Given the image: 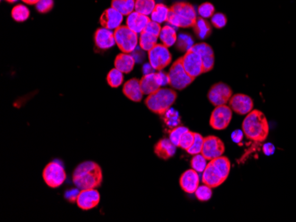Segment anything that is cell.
<instances>
[{
    "label": "cell",
    "mask_w": 296,
    "mask_h": 222,
    "mask_svg": "<svg viewBox=\"0 0 296 222\" xmlns=\"http://www.w3.org/2000/svg\"><path fill=\"white\" fill-rule=\"evenodd\" d=\"M242 130L246 138L250 141L254 143L264 142L270 132L267 118L263 112L252 110L243 121Z\"/></svg>",
    "instance_id": "cell-1"
},
{
    "label": "cell",
    "mask_w": 296,
    "mask_h": 222,
    "mask_svg": "<svg viewBox=\"0 0 296 222\" xmlns=\"http://www.w3.org/2000/svg\"><path fill=\"white\" fill-rule=\"evenodd\" d=\"M103 176L100 166L92 161L80 164L73 174V182L80 190L96 189L102 183Z\"/></svg>",
    "instance_id": "cell-2"
},
{
    "label": "cell",
    "mask_w": 296,
    "mask_h": 222,
    "mask_svg": "<svg viewBox=\"0 0 296 222\" xmlns=\"http://www.w3.org/2000/svg\"><path fill=\"white\" fill-rule=\"evenodd\" d=\"M197 20L196 11L192 4L177 3L171 7L168 22L177 28H189L194 25Z\"/></svg>",
    "instance_id": "cell-3"
},
{
    "label": "cell",
    "mask_w": 296,
    "mask_h": 222,
    "mask_svg": "<svg viewBox=\"0 0 296 222\" xmlns=\"http://www.w3.org/2000/svg\"><path fill=\"white\" fill-rule=\"evenodd\" d=\"M176 99L177 93L173 89L160 88L155 92L148 95L146 105L153 113L163 115L175 103Z\"/></svg>",
    "instance_id": "cell-4"
},
{
    "label": "cell",
    "mask_w": 296,
    "mask_h": 222,
    "mask_svg": "<svg viewBox=\"0 0 296 222\" xmlns=\"http://www.w3.org/2000/svg\"><path fill=\"white\" fill-rule=\"evenodd\" d=\"M116 44L124 53H131L137 49L138 44V34L127 26H121L114 31Z\"/></svg>",
    "instance_id": "cell-5"
},
{
    "label": "cell",
    "mask_w": 296,
    "mask_h": 222,
    "mask_svg": "<svg viewBox=\"0 0 296 222\" xmlns=\"http://www.w3.org/2000/svg\"><path fill=\"white\" fill-rule=\"evenodd\" d=\"M169 76V83L172 88L176 89H183L186 88L188 85L192 84L194 78L189 76L187 72L184 70L181 59H178L174 64L171 66Z\"/></svg>",
    "instance_id": "cell-6"
},
{
    "label": "cell",
    "mask_w": 296,
    "mask_h": 222,
    "mask_svg": "<svg viewBox=\"0 0 296 222\" xmlns=\"http://www.w3.org/2000/svg\"><path fill=\"white\" fill-rule=\"evenodd\" d=\"M43 178L51 188H59L64 183L67 176L61 164L54 161L46 166L43 172Z\"/></svg>",
    "instance_id": "cell-7"
},
{
    "label": "cell",
    "mask_w": 296,
    "mask_h": 222,
    "mask_svg": "<svg viewBox=\"0 0 296 222\" xmlns=\"http://www.w3.org/2000/svg\"><path fill=\"white\" fill-rule=\"evenodd\" d=\"M171 53L167 46L162 44H156L152 50L148 51V59L151 66L155 70H163L171 62Z\"/></svg>",
    "instance_id": "cell-8"
},
{
    "label": "cell",
    "mask_w": 296,
    "mask_h": 222,
    "mask_svg": "<svg viewBox=\"0 0 296 222\" xmlns=\"http://www.w3.org/2000/svg\"><path fill=\"white\" fill-rule=\"evenodd\" d=\"M233 118L232 108L226 105L217 106L213 111L209 120V124L214 130H226L229 126Z\"/></svg>",
    "instance_id": "cell-9"
},
{
    "label": "cell",
    "mask_w": 296,
    "mask_h": 222,
    "mask_svg": "<svg viewBox=\"0 0 296 222\" xmlns=\"http://www.w3.org/2000/svg\"><path fill=\"white\" fill-rule=\"evenodd\" d=\"M181 59L184 70L187 72L188 75L192 76V78H196L197 76H200L204 73L202 59L199 54L192 50H188L185 52Z\"/></svg>",
    "instance_id": "cell-10"
},
{
    "label": "cell",
    "mask_w": 296,
    "mask_h": 222,
    "mask_svg": "<svg viewBox=\"0 0 296 222\" xmlns=\"http://www.w3.org/2000/svg\"><path fill=\"white\" fill-rule=\"evenodd\" d=\"M208 96L212 105L220 106L229 102L233 96V90L227 84L218 83L210 88Z\"/></svg>",
    "instance_id": "cell-11"
},
{
    "label": "cell",
    "mask_w": 296,
    "mask_h": 222,
    "mask_svg": "<svg viewBox=\"0 0 296 222\" xmlns=\"http://www.w3.org/2000/svg\"><path fill=\"white\" fill-rule=\"evenodd\" d=\"M226 151V147L221 139L215 135H209L204 138L203 148L201 151V154L204 156L208 160L217 159L220 156H223Z\"/></svg>",
    "instance_id": "cell-12"
},
{
    "label": "cell",
    "mask_w": 296,
    "mask_h": 222,
    "mask_svg": "<svg viewBox=\"0 0 296 222\" xmlns=\"http://www.w3.org/2000/svg\"><path fill=\"white\" fill-rule=\"evenodd\" d=\"M100 201V193L96 189H83L76 198L77 206L84 211L95 208Z\"/></svg>",
    "instance_id": "cell-13"
},
{
    "label": "cell",
    "mask_w": 296,
    "mask_h": 222,
    "mask_svg": "<svg viewBox=\"0 0 296 222\" xmlns=\"http://www.w3.org/2000/svg\"><path fill=\"white\" fill-rule=\"evenodd\" d=\"M230 107L239 115H246L254 108V102L250 96L244 94H236L231 97Z\"/></svg>",
    "instance_id": "cell-14"
},
{
    "label": "cell",
    "mask_w": 296,
    "mask_h": 222,
    "mask_svg": "<svg viewBox=\"0 0 296 222\" xmlns=\"http://www.w3.org/2000/svg\"><path fill=\"white\" fill-rule=\"evenodd\" d=\"M191 50L195 51L197 54L200 55V58L202 59V63H203L204 73L210 71L211 69H213L214 64H215L214 51H213L212 48L209 46L208 44H205V43L197 44L192 46Z\"/></svg>",
    "instance_id": "cell-15"
},
{
    "label": "cell",
    "mask_w": 296,
    "mask_h": 222,
    "mask_svg": "<svg viewBox=\"0 0 296 222\" xmlns=\"http://www.w3.org/2000/svg\"><path fill=\"white\" fill-rule=\"evenodd\" d=\"M123 20V15L117 9H107L100 17V24L106 29L116 30L119 27H121V22Z\"/></svg>",
    "instance_id": "cell-16"
},
{
    "label": "cell",
    "mask_w": 296,
    "mask_h": 222,
    "mask_svg": "<svg viewBox=\"0 0 296 222\" xmlns=\"http://www.w3.org/2000/svg\"><path fill=\"white\" fill-rule=\"evenodd\" d=\"M193 169H189L180 177V186L184 192L192 194L200 186V176Z\"/></svg>",
    "instance_id": "cell-17"
},
{
    "label": "cell",
    "mask_w": 296,
    "mask_h": 222,
    "mask_svg": "<svg viewBox=\"0 0 296 222\" xmlns=\"http://www.w3.org/2000/svg\"><path fill=\"white\" fill-rule=\"evenodd\" d=\"M226 179L224 178L217 168L214 167L211 161L208 163L207 168L202 173V182L203 184L208 185L210 188H217L223 184Z\"/></svg>",
    "instance_id": "cell-18"
},
{
    "label": "cell",
    "mask_w": 296,
    "mask_h": 222,
    "mask_svg": "<svg viewBox=\"0 0 296 222\" xmlns=\"http://www.w3.org/2000/svg\"><path fill=\"white\" fill-rule=\"evenodd\" d=\"M94 40H95V44L99 49L108 50L116 44L115 32H113V30L102 27L99 30H97L95 32Z\"/></svg>",
    "instance_id": "cell-19"
},
{
    "label": "cell",
    "mask_w": 296,
    "mask_h": 222,
    "mask_svg": "<svg viewBox=\"0 0 296 222\" xmlns=\"http://www.w3.org/2000/svg\"><path fill=\"white\" fill-rule=\"evenodd\" d=\"M140 85L143 93L146 95H150L158 90L161 86H163V81L160 72L145 75L140 80Z\"/></svg>",
    "instance_id": "cell-20"
},
{
    "label": "cell",
    "mask_w": 296,
    "mask_h": 222,
    "mask_svg": "<svg viewBox=\"0 0 296 222\" xmlns=\"http://www.w3.org/2000/svg\"><path fill=\"white\" fill-rule=\"evenodd\" d=\"M150 21L149 17L135 11L127 16L126 26L135 33L141 34Z\"/></svg>",
    "instance_id": "cell-21"
},
{
    "label": "cell",
    "mask_w": 296,
    "mask_h": 222,
    "mask_svg": "<svg viewBox=\"0 0 296 222\" xmlns=\"http://www.w3.org/2000/svg\"><path fill=\"white\" fill-rule=\"evenodd\" d=\"M123 93L130 100L139 102L144 95L140 85V81L137 78H133L126 82L123 86Z\"/></svg>",
    "instance_id": "cell-22"
},
{
    "label": "cell",
    "mask_w": 296,
    "mask_h": 222,
    "mask_svg": "<svg viewBox=\"0 0 296 222\" xmlns=\"http://www.w3.org/2000/svg\"><path fill=\"white\" fill-rule=\"evenodd\" d=\"M177 146L173 144L170 139L160 140L155 147V153L160 159H169L175 155Z\"/></svg>",
    "instance_id": "cell-23"
},
{
    "label": "cell",
    "mask_w": 296,
    "mask_h": 222,
    "mask_svg": "<svg viewBox=\"0 0 296 222\" xmlns=\"http://www.w3.org/2000/svg\"><path fill=\"white\" fill-rule=\"evenodd\" d=\"M135 62L136 60L132 55L122 52L121 54L117 55L115 60V67L123 74H129L133 70Z\"/></svg>",
    "instance_id": "cell-24"
},
{
    "label": "cell",
    "mask_w": 296,
    "mask_h": 222,
    "mask_svg": "<svg viewBox=\"0 0 296 222\" xmlns=\"http://www.w3.org/2000/svg\"><path fill=\"white\" fill-rule=\"evenodd\" d=\"M159 38H160L161 42L163 43V45L167 46L168 48L174 45L178 40L175 27L170 25V24L164 26L163 28H162Z\"/></svg>",
    "instance_id": "cell-25"
},
{
    "label": "cell",
    "mask_w": 296,
    "mask_h": 222,
    "mask_svg": "<svg viewBox=\"0 0 296 222\" xmlns=\"http://www.w3.org/2000/svg\"><path fill=\"white\" fill-rule=\"evenodd\" d=\"M136 0H112V7L117 9L118 12L124 16L129 15L135 11Z\"/></svg>",
    "instance_id": "cell-26"
},
{
    "label": "cell",
    "mask_w": 296,
    "mask_h": 222,
    "mask_svg": "<svg viewBox=\"0 0 296 222\" xmlns=\"http://www.w3.org/2000/svg\"><path fill=\"white\" fill-rule=\"evenodd\" d=\"M170 11L171 8H169L165 4H156L155 10L151 14V21H155L159 24H162L163 22L168 21Z\"/></svg>",
    "instance_id": "cell-27"
},
{
    "label": "cell",
    "mask_w": 296,
    "mask_h": 222,
    "mask_svg": "<svg viewBox=\"0 0 296 222\" xmlns=\"http://www.w3.org/2000/svg\"><path fill=\"white\" fill-rule=\"evenodd\" d=\"M192 27H193L194 33L200 39L208 38L211 33V28H210L209 22L201 17L197 19L194 25Z\"/></svg>",
    "instance_id": "cell-28"
},
{
    "label": "cell",
    "mask_w": 296,
    "mask_h": 222,
    "mask_svg": "<svg viewBox=\"0 0 296 222\" xmlns=\"http://www.w3.org/2000/svg\"><path fill=\"white\" fill-rule=\"evenodd\" d=\"M158 37L143 31L138 38V44L142 50L149 51L157 44Z\"/></svg>",
    "instance_id": "cell-29"
},
{
    "label": "cell",
    "mask_w": 296,
    "mask_h": 222,
    "mask_svg": "<svg viewBox=\"0 0 296 222\" xmlns=\"http://www.w3.org/2000/svg\"><path fill=\"white\" fill-rule=\"evenodd\" d=\"M210 161L222 176H224V178L227 179L229 176L230 171H231V162H230L229 159L227 157L220 156L217 159H212Z\"/></svg>",
    "instance_id": "cell-30"
},
{
    "label": "cell",
    "mask_w": 296,
    "mask_h": 222,
    "mask_svg": "<svg viewBox=\"0 0 296 222\" xmlns=\"http://www.w3.org/2000/svg\"><path fill=\"white\" fill-rule=\"evenodd\" d=\"M155 0H136L135 4V11L138 13L149 16L155 10Z\"/></svg>",
    "instance_id": "cell-31"
},
{
    "label": "cell",
    "mask_w": 296,
    "mask_h": 222,
    "mask_svg": "<svg viewBox=\"0 0 296 222\" xmlns=\"http://www.w3.org/2000/svg\"><path fill=\"white\" fill-rule=\"evenodd\" d=\"M163 117L164 122L166 123V125L169 128L175 129L177 127H178L180 124L179 114L176 110L171 108V107L163 113Z\"/></svg>",
    "instance_id": "cell-32"
},
{
    "label": "cell",
    "mask_w": 296,
    "mask_h": 222,
    "mask_svg": "<svg viewBox=\"0 0 296 222\" xmlns=\"http://www.w3.org/2000/svg\"><path fill=\"white\" fill-rule=\"evenodd\" d=\"M177 48L181 51H188L194 45L193 39L187 34H180L177 40Z\"/></svg>",
    "instance_id": "cell-33"
},
{
    "label": "cell",
    "mask_w": 296,
    "mask_h": 222,
    "mask_svg": "<svg viewBox=\"0 0 296 222\" xmlns=\"http://www.w3.org/2000/svg\"><path fill=\"white\" fill-rule=\"evenodd\" d=\"M107 80L112 88H118L123 82V73L115 67L109 71Z\"/></svg>",
    "instance_id": "cell-34"
},
{
    "label": "cell",
    "mask_w": 296,
    "mask_h": 222,
    "mask_svg": "<svg viewBox=\"0 0 296 222\" xmlns=\"http://www.w3.org/2000/svg\"><path fill=\"white\" fill-rule=\"evenodd\" d=\"M12 17L18 22L27 21L29 17V10L23 4H18L12 10Z\"/></svg>",
    "instance_id": "cell-35"
},
{
    "label": "cell",
    "mask_w": 296,
    "mask_h": 222,
    "mask_svg": "<svg viewBox=\"0 0 296 222\" xmlns=\"http://www.w3.org/2000/svg\"><path fill=\"white\" fill-rule=\"evenodd\" d=\"M207 160L208 159H206L201 153L193 155L192 160H191V166H192V169L195 170L197 173H203L205 168H207V166H208Z\"/></svg>",
    "instance_id": "cell-36"
},
{
    "label": "cell",
    "mask_w": 296,
    "mask_h": 222,
    "mask_svg": "<svg viewBox=\"0 0 296 222\" xmlns=\"http://www.w3.org/2000/svg\"><path fill=\"white\" fill-rule=\"evenodd\" d=\"M203 143H204V138L202 137V135L198 133H194V140L192 146L190 147L186 151L192 156L200 154L203 148Z\"/></svg>",
    "instance_id": "cell-37"
},
{
    "label": "cell",
    "mask_w": 296,
    "mask_h": 222,
    "mask_svg": "<svg viewBox=\"0 0 296 222\" xmlns=\"http://www.w3.org/2000/svg\"><path fill=\"white\" fill-rule=\"evenodd\" d=\"M194 193L197 199H199L200 201H209L212 197V188H210L208 185H200Z\"/></svg>",
    "instance_id": "cell-38"
},
{
    "label": "cell",
    "mask_w": 296,
    "mask_h": 222,
    "mask_svg": "<svg viewBox=\"0 0 296 222\" xmlns=\"http://www.w3.org/2000/svg\"><path fill=\"white\" fill-rule=\"evenodd\" d=\"M188 130L185 127L178 126L171 130L170 133V140L176 146H179L180 139Z\"/></svg>",
    "instance_id": "cell-39"
},
{
    "label": "cell",
    "mask_w": 296,
    "mask_h": 222,
    "mask_svg": "<svg viewBox=\"0 0 296 222\" xmlns=\"http://www.w3.org/2000/svg\"><path fill=\"white\" fill-rule=\"evenodd\" d=\"M198 13L201 18L203 19H207V18H210L214 15L215 13V7L211 3L206 2L202 4H200L198 8Z\"/></svg>",
    "instance_id": "cell-40"
},
{
    "label": "cell",
    "mask_w": 296,
    "mask_h": 222,
    "mask_svg": "<svg viewBox=\"0 0 296 222\" xmlns=\"http://www.w3.org/2000/svg\"><path fill=\"white\" fill-rule=\"evenodd\" d=\"M193 140H194V133L187 130V131L182 135L181 139H180V148H182L183 150L187 151L188 149L192 146V143H193Z\"/></svg>",
    "instance_id": "cell-41"
},
{
    "label": "cell",
    "mask_w": 296,
    "mask_h": 222,
    "mask_svg": "<svg viewBox=\"0 0 296 222\" xmlns=\"http://www.w3.org/2000/svg\"><path fill=\"white\" fill-rule=\"evenodd\" d=\"M211 22L217 29H223L227 23V18L224 13H214V15L211 17Z\"/></svg>",
    "instance_id": "cell-42"
},
{
    "label": "cell",
    "mask_w": 296,
    "mask_h": 222,
    "mask_svg": "<svg viewBox=\"0 0 296 222\" xmlns=\"http://www.w3.org/2000/svg\"><path fill=\"white\" fill-rule=\"evenodd\" d=\"M54 6V0H38L36 7L39 13H47Z\"/></svg>",
    "instance_id": "cell-43"
},
{
    "label": "cell",
    "mask_w": 296,
    "mask_h": 222,
    "mask_svg": "<svg viewBox=\"0 0 296 222\" xmlns=\"http://www.w3.org/2000/svg\"><path fill=\"white\" fill-rule=\"evenodd\" d=\"M161 30H162V28L159 23L155 21H150L144 31L151 34V35H154L155 37H159V35L161 33Z\"/></svg>",
    "instance_id": "cell-44"
},
{
    "label": "cell",
    "mask_w": 296,
    "mask_h": 222,
    "mask_svg": "<svg viewBox=\"0 0 296 222\" xmlns=\"http://www.w3.org/2000/svg\"><path fill=\"white\" fill-rule=\"evenodd\" d=\"M244 135L245 134H244L243 130H234V132L232 133V140L235 143H241L242 139H243Z\"/></svg>",
    "instance_id": "cell-45"
},
{
    "label": "cell",
    "mask_w": 296,
    "mask_h": 222,
    "mask_svg": "<svg viewBox=\"0 0 296 222\" xmlns=\"http://www.w3.org/2000/svg\"><path fill=\"white\" fill-rule=\"evenodd\" d=\"M276 148L271 143H265L263 144V153L266 156H271L274 154L275 152Z\"/></svg>",
    "instance_id": "cell-46"
},
{
    "label": "cell",
    "mask_w": 296,
    "mask_h": 222,
    "mask_svg": "<svg viewBox=\"0 0 296 222\" xmlns=\"http://www.w3.org/2000/svg\"><path fill=\"white\" fill-rule=\"evenodd\" d=\"M79 191L77 189H71L69 191L66 193V198L68 201L76 202V198L78 197Z\"/></svg>",
    "instance_id": "cell-47"
},
{
    "label": "cell",
    "mask_w": 296,
    "mask_h": 222,
    "mask_svg": "<svg viewBox=\"0 0 296 222\" xmlns=\"http://www.w3.org/2000/svg\"><path fill=\"white\" fill-rule=\"evenodd\" d=\"M153 70H155V68L151 66V64H146L144 67H143V71L145 73V75L150 74V73H154Z\"/></svg>",
    "instance_id": "cell-48"
},
{
    "label": "cell",
    "mask_w": 296,
    "mask_h": 222,
    "mask_svg": "<svg viewBox=\"0 0 296 222\" xmlns=\"http://www.w3.org/2000/svg\"><path fill=\"white\" fill-rule=\"evenodd\" d=\"M23 2H25L27 4H37L38 3V0H22Z\"/></svg>",
    "instance_id": "cell-49"
},
{
    "label": "cell",
    "mask_w": 296,
    "mask_h": 222,
    "mask_svg": "<svg viewBox=\"0 0 296 222\" xmlns=\"http://www.w3.org/2000/svg\"><path fill=\"white\" fill-rule=\"evenodd\" d=\"M6 1H8L10 3H13V2H15L17 0H6Z\"/></svg>",
    "instance_id": "cell-50"
}]
</instances>
